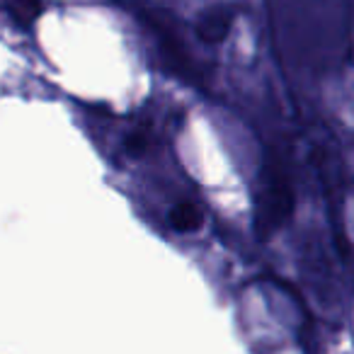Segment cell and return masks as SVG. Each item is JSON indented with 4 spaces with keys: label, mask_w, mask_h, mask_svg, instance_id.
Listing matches in <instances>:
<instances>
[{
    "label": "cell",
    "mask_w": 354,
    "mask_h": 354,
    "mask_svg": "<svg viewBox=\"0 0 354 354\" xmlns=\"http://www.w3.org/2000/svg\"><path fill=\"white\" fill-rule=\"evenodd\" d=\"M167 221H170V226L175 228L177 233H194V231L202 228L204 212L197 207V204L183 202V204H177V207H172Z\"/></svg>",
    "instance_id": "obj_3"
},
{
    "label": "cell",
    "mask_w": 354,
    "mask_h": 354,
    "mask_svg": "<svg viewBox=\"0 0 354 354\" xmlns=\"http://www.w3.org/2000/svg\"><path fill=\"white\" fill-rule=\"evenodd\" d=\"M233 25V12L223 10V8H212L207 10L202 17L197 20V35L199 39L209 41V44H216V41H223L231 32Z\"/></svg>",
    "instance_id": "obj_2"
},
{
    "label": "cell",
    "mask_w": 354,
    "mask_h": 354,
    "mask_svg": "<svg viewBox=\"0 0 354 354\" xmlns=\"http://www.w3.org/2000/svg\"><path fill=\"white\" fill-rule=\"evenodd\" d=\"M148 143H151V131L141 127V129H133V131L129 133L124 148H127V153H131V156H143Z\"/></svg>",
    "instance_id": "obj_5"
},
{
    "label": "cell",
    "mask_w": 354,
    "mask_h": 354,
    "mask_svg": "<svg viewBox=\"0 0 354 354\" xmlns=\"http://www.w3.org/2000/svg\"><path fill=\"white\" fill-rule=\"evenodd\" d=\"M294 212V189L289 185V177L284 175L279 165H272L265 172V183L257 199V226L262 233H270L279 228Z\"/></svg>",
    "instance_id": "obj_1"
},
{
    "label": "cell",
    "mask_w": 354,
    "mask_h": 354,
    "mask_svg": "<svg viewBox=\"0 0 354 354\" xmlns=\"http://www.w3.org/2000/svg\"><path fill=\"white\" fill-rule=\"evenodd\" d=\"M6 3L10 15L22 27H30L41 15V0H6Z\"/></svg>",
    "instance_id": "obj_4"
}]
</instances>
